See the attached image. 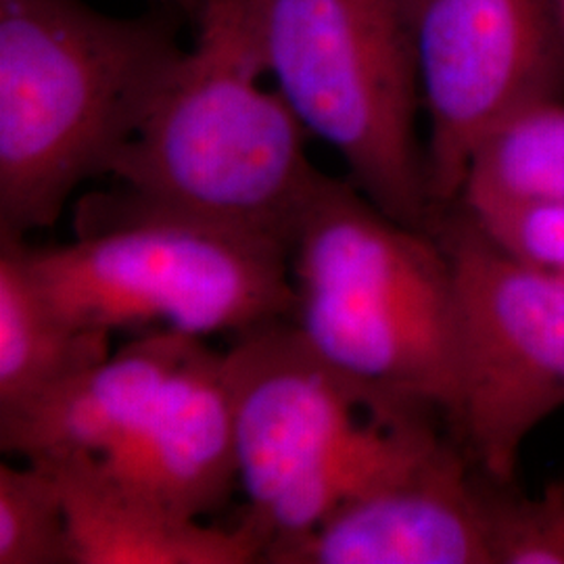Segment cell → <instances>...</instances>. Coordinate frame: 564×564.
<instances>
[{"label": "cell", "mask_w": 564, "mask_h": 564, "mask_svg": "<svg viewBox=\"0 0 564 564\" xmlns=\"http://www.w3.org/2000/svg\"><path fill=\"white\" fill-rule=\"evenodd\" d=\"M174 18L0 0V237L51 228L82 182L107 174L184 53Z\"/></svg>", "instance_id": "cell-1"}, {"label": "cell", "mask_w": 564, "mask_h": 564, "mask_svg": "<svg viewBox=\"0 0 564 564\" xmlns=\"http://www.w3.org/2000/svg\"><path fill=\"white\" fill-rule=\"evenodd\" d=\"M293 323L372 391L444 414L458 405L460 316L440 239L324 174L289 241Z\"/></svg>", "instance_id": "cell-2"}, {"label": "cell", "mask_w": 564, "mask_h": 564, "mask_svg": "<svg viewBox=\"0 0 564 564\" xmlns=\"http://www.w3.org/2000/svg\"><path fill=\"white\" fill-rule=\"evenodd\" d=\"M74 241L23 258L69 323L113 335L163 328L241 335L293 318L289 245L116 186L78 202Z\"/></svg>", "instance_id": "cell-3"}, {"label": "cell", "mask_w": 564, "mask_h": 564, "mask_svg": "<svg viewBox=\"0 0 564 564\" xmlns=\"http://www.w3.org/2000/svg\"><path fill=\"white\" fill-rule=\"evenodd\" d=\"M197 41L165 74L107 174L151 202L291 241L321 172L310 132L241 34L199 13Z\"/></svg>", "instance_id": "cell-4"}, {"label": "cell", "mask_w": 564, "mask_h": 564, "mask_svg": "<svg viewBox=\"0 0 564 564\" xmlns=\"http://www.w3.org/2000/svg\"><path fill=\"white\" fill-rule=\"evenodd\" d=\"M199 13L241 34L370 202L431 232L437 212L416 128L423 101L405 0H202Z\"/></svg>", "instance_id": "cell-5"}, {"label": "cell", "mask_w": 564, "mask_h": 564, "mask_svg": "<svg viewBox=\"0 0 564 564\" xmlns=\"http://www.w3.org/2000/svg\"><path fill=\"white\" fill-rule=\"evenodd\" d=\"M431 232L458 293L452 433L485 475L514 481L529 435L564 408V279L506 253L458 205L440 214Z\"/></svg>", "instance_id": "cell-6"}, {"label": "cell", "mask_w": 564, "mask_h": 564, "mask_svg": "<svg viewBox=\"0 0 564 564\" xmlns=\"http://www.w3.org/2000/svg\"><path fill=\"white\" fill-rule=\"evenodd\" d=\"M423 111L429 191L454 207L479 142L533 102L564 97L558 0H405Z\"/></svg>", "instance_id": "cell-7"}, {"label": "cell", "mask_w": 564, "mask_h": 564, "mask_svg": "<svg viewBox=\"0 0 564 564\" xmlns=\"http://www.w3.org/2000/svg\"><path fill=\"white\" fill-rule=\"evenodd\" d=\"M224 366L239 484L249 500L245 517L258 527L289 489L330 458L377 410L408 403L333 366L293 318L237 335L224 351Z\"/></svg>", "instance_id": "cell-8"}, {"label": "cell", "mask_w": 564, "mask_h": 564, "mask_svg": "<svg viewBox=\"0 0 564 564\" xmlns=\"http://www.w3.org/2000/svg\"><path fill=\"white\" fill-rule=\"evenodd\" d=\"M262 563L494 564L487 475L449 435L312 531L268 545Z\"/></svg>", "instance_id": "cell-9"}, {"label": "cell", "mask_w": 564, "mask_h": 564, "mask_svg": "<svg viewBox=\"0 0 564 564\" xmlns=\"http://www.w3.org/2000/svg\"><path fill=\"white\" fill-rule=\"evenodd\" d=\"M109 484L181 519L202 521L239 484L224 351L197 341L141 423L101 460Z\"/></svg>", "instance_id": "cell-10"}, {"label": "cell", "mask_w": 564, "mask_h": 564, "mask_svg": "<svg viewBox=\"0 0 564 564\" xmlns=\"http://www.w3.org/2000/svg\"><path fill=\"white\" fill-rule=\"evenodd\" d=\"M197 341L174 330H144L41 400L0 416L2 452L39 466L101 460L141 423Z\"/></svg>", "instance_id": "cell-11"}, {"label": "cell", "mask_w": 564, "mask_h": 564, "mask_svg": "<svg viewBox=\"0 0 564 564\" xmlns=\"http://www.w3.org/2000/svg\"><path fill=\"white\" fill-rule=\"evenodd\" d=\"M65 500L74 564H249L268 538L247 517L209 527L147 505L109 484L90 460L44 466Z\"/></svg>", "instance_id": "cell-12"}, {"label": "cell", "mask_w": 564, "mask_h": 564, "mask_svg": "<svg viewBox=\"0 0 564 564\" xmlns=\"http://www.w3.org/2000/svg\"><path fill=\"white\" fill-rule=\"evenodd\" d=\"M111 354V335L69 323L23 258L0 237V416H9Z\"/></svg>", "instance_id": "cell-13"}, {"label": "cell", "mask_w": 564, "mask_h": 564, "mask_svg": "<svg viewBox=\"0 0 564 564\" xmlns=\"http://www.w3.org/2000/svg\"><path fill=\"white\" fill-rule=\"evenodd\" d=\"M564 205V101L533 102L498 123L475 149L456 205Z\"/></svg>", "instance_id": "cell-14"}, {"label": "cell", "mask_w": 564, "mask_h": 564, "mask_svg": "<svg viewBox=\"0 0 564 564\" xmlns=\"http://www.w3.org/2000/svg\"><path fill=\"white\" fill-rule=\"evenodd\" d=\"M0 564H74L59 481L39 464H0Z\"/></svg>", "instance_id": "cell-15"}, {"label": "cell", "mask_w": 564, "mask_h": 564, "mask_svg": "<svg viewBox=\"0 0 564 564\" xmlns=\"http://www.w3.org/2000/svg\"><path fill=\"white\" fill-rule=\"evenodd\" d=\"M494 564H564V479L524 494L487 475Z\"/></svg>", "instance_id": "cell-16"}, {"label": "cell", "mask_w": 564, "mask_h": 564, "mask_svg": "<svg viewBox=\"0 0 564 564\" xmlns=\"http://www.w3.org/2000/svg\"><path fill=\"white\" fill-rule=\"evenodd\" d=\"M460 209L506 253L564 279V205L505 203Z\"/></svg>", "instance_id": "cell-17"}, {"label": "cell", "mask_w": 564, "mask_h": 564, "mask_svg": "<svg viewBox=\"0 0 564 564\" xmlns=\"http://www.w3.org/2000/svg\"><path fill=\"white\" fill-rule=\"evenodd\" d=\"M160 9H167V11H174L178 15L184 18H191L195 20L199 7H202V0H153Z\"/></svg>", "instance_id": "cell-18"}, {"label": "cell", "mask_w": 564, "mask_h": 564, "mask_svg": "<svg viewBox=\"0 0 564 564\" xmlns=\"http://www.w3.org/2000/svg\"><path fill=\"white\" fill-rule=\"evenodd\" d=\"M558 9H561V15H563L564 23V0H558Z\"/></svg>", "instance_id": "cell-19"}]
</instances>
